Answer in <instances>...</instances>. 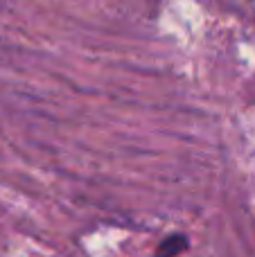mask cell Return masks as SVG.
Instances as JSON below:
<instances>
[{
	"instance_id": "cell-1",
	"label": "cell",
	"mask_w": 255,
	"mask_h": 257,
	"mask_svg": "<svg viewBox=\"0 0 255 257\" xmlns=\"http://www.w3.org/2000/svg\"><path fill=\"white\" fill-rule=\"evenodd\" d=\"M185 246V237H170V239H165L161 244V248H158V253L156 257H172V255H176V253H181V248Z\"/></svg>"
}]
</instances>
